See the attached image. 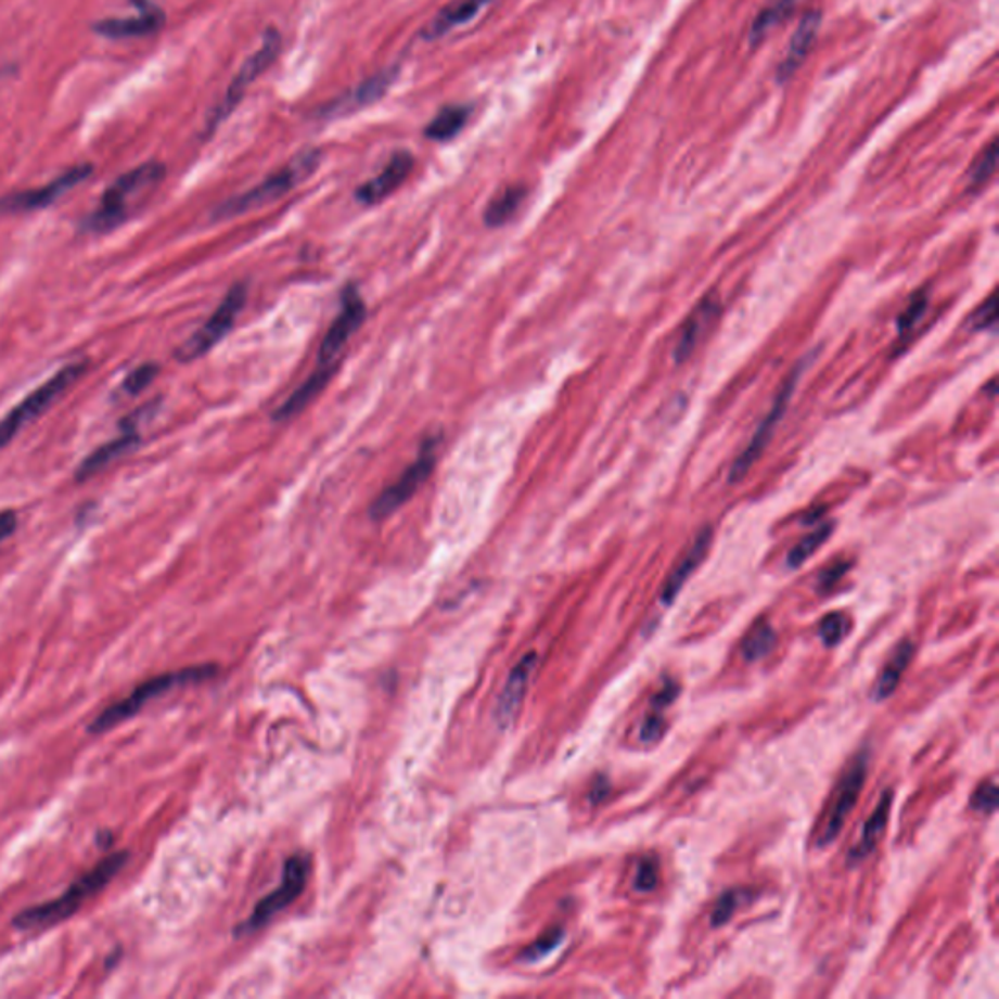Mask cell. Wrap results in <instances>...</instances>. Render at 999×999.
<instances>
[{
	"label": "cell",
	"instance_id": "obj_1",
	"mask_svg": "<svg viewBox=\"0 0 999 999\" xmlns=\"http://www.w3.org/2000/svg\"><path fill=\"white\" fill-rule=\"evenodd\" d=\"M129 861V851H116L104 857L100 863L82 874L75 883L71 884L67 893L61 894L51 902L31 906L28 910L20 912L12 918V925L20 932L31 930H46L57 923L65 922L73 913H77L82 904L94 894L100 893L114 876H116Z\"/></svg>",
	"mask_w": 999,
	"mask_h": 999
},
{
	"label": "cell",
	"instance_id": "obj_2",
	"mask_svg": "<svg viewBox=\"0 0 999 999\" xmlns=\"http://www.w3.org/2000/svg\"><path fill=\"white\" fill-rule=\"evenodd\" d=\"M166 166L158 161H146L143 165L131 168L126 175L119 176L114 184L106 188L100 204L92 214L82 221L85 233H110L119 225L126 223L131 214V202L137 195L151 192L155 185L165 180Z\"/></svg>",
	"mask_w": 999,
	"mask_h": 999
},
{
	"label": "cell",
	"instance_id": "obj_3",
	"mask_svg": "<svg viewBox=\"0 0 999 999\" xmlns=\"http://www.w3.org/2000/svg\"><path fill=\"white\" fill-rule=\"evenodd\" d=\"M319 163H321V153L319 151H315V149L303 151V153L293 158L292 163H287L280 170H276L260 184L254 185L253 190L233 195V197L225 200L223 204L217 205L214 209L215 221H227V219H233L239 215L260 209L264 205L278 202L280 197L290 194L297 185L305 182L317 170Z\"/></svg>",
	"mask_w": 999,
	"mask_h": 999
},
{
	"label": "cell",
	"instance_id": "obj_4",
	"mask_svg": "<svg viewBox=\"0 0 999 999\" xmlns=\"http://www.w3.org/2000/svg\"><path fill=\"white\" fill-rule=\"evenodd\" d=\"M215 674H217V666H214V664H202V666H190V668L178 669V671H170V674H163V676L146 679V681L139 683V686L131 691V695H127L126 699H121V701H117L114 705L104 708V710L88 725L87 732L88 734H92V737H100V734H104L107 730L116 728L117 725H121V722H126V720H131L141 708L145 707L151 699L161 697V695H165V693L176 688H184V686H192V683H202V681L214 678Z\"/></svg>",
	"mask_w": 999,
	"mask_h": 999
},
{
	"label": "cell",
	"instance_id": "obj_5",
	"mask_svg": "<svg viewBox=\"0 0 999 999\" xmlns=\"http://www.w3.org/2000/svg\"><path fill=\"white\" fill-rule=\"evenodd\" d=\"M85 373H87V363L85 361L71 363L67 368L57 371L53 377L48 379L34 393H29L28 397L24 398L18 407L12 408L9 417L0 420V449L9 446L10 441L22 432V427L29 424V422H34L36 418L41 417L46 410L53 407L55 400L65 390L73 387Z\"/></svg>",
	"mask_w": 999,
	"mask_h": 999
},
{
	"label": "cell",
	"instance_id": "obj_6",
	"mask_svg": "<svg viewBox=\"0 0 999 999\" xmlns=\"http://www.w3.org/2000/svg\"><path fill=\"white\" fill-rule=\"evenodd\" d=\"M280 51H282V36H280V31L273 28L266 29L260 48L256 49L253 55L244 61L243 67L239 68V73L234 75L231 85L227 88L223 100L212 110L209 119H207V124H205L207 136L214 133L215 129L221 126L225 119L233 114L236 106L241 104V100L246 97L248 88L253 87L254 82H256V78L260 77L268 68L272 67L273 61L280 55Z\"/></svg>",
	"mask_w": 999,
	"mask_h": 999
},
{
	"label": "cell",
	"instance_id": "obj_7",
	"mask_svg": "<svg viewBox=\"0 0 999 999\" xmlns=\"http://www.w3.org/2000/svg\"><path fill=\"white\" fill-rule=\"evenodd\" d=\"M437 446H439V436H427L424 444L418 449L417 461L371 502L369 517L373 522L387 520L407 504L412 496L417 495L420 486L426 483L436 469Z\"/></svg>",
	"mask_w": 999,
	"mask_h": 999
},
{
	"label": "cell",
	"instance_id": "obj_8",
	"mask_svg": "<svg viewBox=\"0 0 999 999\" xmlns=\"http://www.w3.org/2000/svg\"><path fill=\"white\" fill-rule=\"evenodd\" d=\"M248 297V287L246 283H234L233 287L227 292L223 302L215 309L214 315L202 324L200 331H195L190 338L185 340L180 348L176 349V359L180 363H192L195 359L204 358L212 349L221 342V340L233 331L236 317L246 305Z\"/></svg>",
	"mask_w": 999,
	"mask_h": 999
},
{
	"label": "cell",
	"instance_id": "obj_9",
	"mask_svg": "<svg viewBox=\"0 0 999 999\" xmlns=\"http://www.w3.org/2000/svg\"><path fill=\"white\" fill-rule=\"evenodd\" d=\"M307 876H309V857L307 855L290 857L283 864L282 884L272 894H268L264 900L256 904L251 918L234 930V935L243 937V935L256 932L270 922L273 915L283 912L290 904L299 898L307 883Z\"/></svg>",
	"mask_w": 999,
	"mask_h": 999
},
{
	"label": "cell",
	"instance_id": "obj_10",
	"mask_svg": "<svg viewBox=\"0 0 999 999\" xmlns=\"http://www.w3.org/2000/svg\"><path fill=\"white\" fill-rule=\"evenodd\" d=\"M338 317L334 319L331 329L324 334L321 348H319V363L317 366H338L340 356L346 348L349 338L363 326L368 309L366 303L359 295L356 285L344 287L342 297H340Z\"/></svg>",
	"mask_w": 999,
	"mask_h": 999
},
{
	"label": "cell",
	"instance_id": "obj_11",
	"mask_svg": "<svg viewBox=\"0 0 999 999\" xmlns=\"http://www.w3.org/2000/svg\"><path fill=\"white\" fill-rule=\"evenodd\" d=\"M801 373H803V366H796L795 371L791 373V377L783 383L773 407L767 412L764 422L757 426L752 441L747 444L746 449L738 456L737 461L730 466V473H728L730 483H740L747 475V471L756 465V461L761 457V453L766 451L767 444L771 441V437L776 434L777 424L781 422V418L785 414L786 407L791 402V397L795 393L796 381L801 377Z\"/></svg>",
	"mask_w": 999,
	"mask_h": 999
},
{
	"label": "cell",
	"instance_id": "obj_12",
	"mask_svg": "<svg viewBox=\"0 0 999 999\" xmlns=\"http://www.w3.org/2000/svg\"><path fill=\"white\" fill-rule=\"evenodd\" d=\"M94 172L92 165H77L65 170L63 175L51 180L49 184L36 188V190H24V192H14V194L2 195L0 197V214H29L38 212L43 207L55 204L61 195L71 192L75 185L82 184L88 176Z\"/></svg>",
	"mask_w": 999,
	"mask_h": 999
},
{
	"label": "cell",
	"instance_id": "obj_13",
	"mask_svg": "<svg viewBox=\"0 0 999 999\" xmlns=\"http://www.w3.org/2000/svg\"><path fill=\"white\" fill-rule=\"evenodd\" d=\"M867 769H869V754H867V752H861L859 756L855 757L854 764L849 766L847 773H845L844 779H842V785H840V791H837L834 808H832V812H830L828 820H825L822 834L818 837V845H820V847L832 844L835 837L842 834L845 820L854 812L855 805H857V801H859V795H861V791H863Z\"/></svg>",
	"mask_w": 999,
	"mask_h": 999
},
{
	"label": "cell",
	"instance_id": "obj_14",
	"mask_svg": "<svg viewBox=\"0 0 999 999\" xmlns=\"http://www.w3.org/2000/svg\"><path fill=\"white\" fill-rule=\"evenodd\" d=\"M398 67H388L385 71H379L377 75L366 78L359 82L358 87L351 88L346 94L334 98L326 102L324 106L317 110V116L334 119V117H344L359 112L363 107L373 106L381 98L385 97L388 88L395 85L397 80Z\"/></svg>",
	"mask_w": 999,
	"mask_h": 999
},
{
	"label": "cell",
	"instance_id": "obj_15",
	"mask_svg": "<svg viewBox=\"0 0 999 999\" xmlns=\"http://www.w3.org/2000/svg\"><path fill=\"white\" fill-rule=\"evenodd\" d=\"M137 14L133 18L98 20L92 29L98 36L107 39L145 38L161 31L166 24L165 10L151 0H133Z\"/></svg>",
	"mask_w": 999,
	"mask_h": 999
},
{
	"label": "cell",
	"instance_id": "obj_16",
	"mask_svg": "<svg viewBox=\"0 0 999 999\" xmlns=\"http://www.w3.org/2000/svg\"><path fill=\"white\" fill-rule=\"evenodd\" d=\"M720 311H722V303H720L717 292L708 293L699 302L697 307L691 311L688 321L683 324L678 344L674 348V361L676 363H681V361L691 358V354L701 344V340L705 338V334L718 321Z\"/></svg>",
	"mask_w": 999,
	"mask_h": 999
},
{
	"label": "cell",
	"instance_id": "obj_17",
	"mask_svg": "<svg viewBox=\"0 0 999 999\" xmlns=\"http://www.w3.org/2000/svg\"><path fill=\"white\" fill-rule=\"evenodd\" d=\"M412 168H414V156L408 151H398L388 158L387 165L375 178L359 185L356 190V200L363 205L381 204L383 200H387L388 195L395 194L398 188L405 184Z\"/></svg>",
	"mask_w": 999,
	"mask_h": 999
},
{
	"label": "cell",
	"instance_id": "obj_18",
	"mask_svg": "<svg viewBox=\"0 0 999 999\" xmlns=\"http://www.w3.org/2000/svg\"><path fill=\"white\" fill-rule=\"evenodd\" d=\"M535 666H537V654L529 652L510 671L508 681H505L504 689H502L495 708L496 722L500 727H512V722H514L520 708H522V703H524L527 686H529V679H531Z\"/></svg>",
	"mask_w": 999,
	"mask_h": 999
},
{
	"label": "cell",
	"instance_id": "obj_19",
	"mask_svg": "<svg viewBox=\"0 0 999 999\" xmlns=\"http://www.w3.org/2000/svg\"><path fill=\"white\" fill-rule=\"evenodd\" d=\"M820 22H822V16L816 10L815 12H806L805 16L801 18L796 34L791 39L789 49H786L785 59L779 63V68H777V82H786L801 68L806 55L810 53V49L815 46Z\"/></svg>",
	"mask_w": 999,
	"mask_h": 999
},
{
	"label": "cell",
	"instance_id": "obj_20",
	"mask_svg": "<svg viewBox=\"0 0 999 999\" xmlns=\"http://www.w3.org/2000/svg\"><path fill=\"white\" fill-rule=\"evenodd\" d=\"M710 543H713V527H705V529L699 531L695 541L689 547L688 554H686V556L681 559V563L676 566V571L669 574L668 580L664 584V590H662V605H671V603L676 602V598H678L679 592H681V588L686 586L689 578L697 571L699 564L705 561L708 549H710Z\"/></svg>",
	"mask_w": 999,
	"mask_h": 999
},
{
	"label": "cell",
	"instance_id": "obj_21",
	"mask_svg": "<svg viewBox=\"0 0 999 999\" xmlns=\"http://www.w3.org/2000/svg\"><path fill=\"white\" fill-rule=\"evenodd\" d=\"M336 371H338V366H317V369L312 371L302 387L295 388L282 407L273 412L272 420H276V422H290L293 418L299 417L303 410L309 407L324 388L329 387V383H331V379L334 377Z\"/></svg>",
	"mask_w": 999,
	"mask_h": 999
},
{
	"label": "cell",
	"instance_id": "obj_22",
	"mask_svg": "<svg viewBox=\"0 0 999 999\" xmlns=\"http://www.w3.org/2000/svg\"><path fill=\"white\" fill-rule=\"evenodd\" d=\"M141 441V436L137 432H124L121 436L107 441L104 446L98 447L94 449L90 456L78 465L77 476L78 483H85L90 476L97 475L102 469H106L110 463H114L119 457L127 456L131 453Z\"/></svg>",
	"mask_w": 999,
	"mask_h": 999
},
{
	"label": "cell",
	"instance_id": "obj_23",
	"mask_svg": "<svg viewBox=\"0 0 999 999\" xmlns=\"http://www.w3.org/2000/svg\"><path fill=\"white\" fill-rule=\"evenodd\" d=\"M490 2L492 0H456V2H451L446 9L439 10L436 18L430 22V26L424 29V38H444L449 31H453L459 26H465L471 20H475Z\"/></svg>",
	"mask_w": 999,
	"mask_h": 999
},
{
	"label": "cell",
	"instance_id": "obj_24",
	"mask_svg": "<svg viewBox=\"0 0 999 999\" xmlns=\"http://www.w3.org/2000/svg\"><path fill=\"white\" fill-rule=\"evenodd\" d=\"M891 808H893V791H884L873 815L869 816V820L864 822L861 840L849 851V863H861L876 849L886 830V824H888Z\"/></svg>",
	"mask_w": 999,
	"mask_h": 999
},
{
	"label": "cell",
	"instance_id": "obj_25",
	"mask_svg": "<svg viewBox=\"0 0 999 999\" xmlns=\"http://www.w3.org/2000/svg\"><path fill=\"white\" fill-rule=\"evenodd\" d=\"M913 656V644L904 639L896 649H894L893 654H891V661L886 662V666L883 668V674L876 679L874 683L873 697L876 701H884L886 697H891L900 679H902L904 671L910 666Z\"/></svg>",
	"mask_w": 999,
	"mask_h": 999
},
{
	"label": "cell",
	"instance_id": "obj_26",
	"mask_svg": "<svg viewBox=\"0 0 999 999\" xmlns=\"http://www.w3.org/2000/svg\"><path fill=\"white\" fill-rule=\"evenodd\" d=\"M525 195H527V190H525L524 185H508V188H504L500 194L490 200V204L486 205V227L500 229L505 223H510L515 214L520 212L522 204H524Z\"/></svg>",
	"mask_w": 999,
	"mask_h": 999
},
{
	"label": "cell",
	"instance_id": "obj_27",
	"mask_svg": "<svg viewBox=\"0 0 999 999\" xmlns=\"http://www.w3.org/2000/svg\"><path fill=\"white\" fill-rule=\"evenodd\" d=\"M471 114L473 107L465 104L441 107V112L427 124L424 136L432 141H449L463 131Z\"/></svg>",
	"mask_w": 999,
	"mask_h": 999
},
{
	"label": "cell",
	"instance_id": "obj_28",
	"mask_svg": "<svg viewBox=\"0 0 999 999\" xmlns=\"http://www.w3.org/2000/svg\"><path fill=\"white\" fill-rule=\"evenodd\" d=\"M796 2L798 0H773V2L767 4L766 9L759 10V14H757L752 28H750V43L754 48L759 46L771 29L779 26V24H783L793 14Z\"/></svg>",
	"mask_w": 999,
	"mask_h": 999
},
{
	"label": "cell",
	"instance_id": "obj_29",
	"mask_svg": "<svg viewBox=\"0 0 999 999\" xmlns=\"http://www.w3.org/2000/svg\"><path fill=\"white\" fill-rule=\"evenodd\" d=\"M777 632L767 622H757L742 641V656L747 662H759L776 649Z\"/></svg>",
	"mask_w": 999,
	"mask_h": 999
},
{
	"label": "cell",
	"instance_id": "obj_30",
	"mask_svg": "<svg viewBox=\"0 0 999 999\" xmlns=\"http://www.w3.org/2000/svg\"><path fill=\"white\" fill-rule=\"evenodd\" d=\"M832 531H834V524H830V522H822V524L816 525L815 529L806 535L801 543H796L795 547L789 551V554H786V566H789V568H798V566H803V564L828 541V537L832 535Z\"/></svg>",
	"mask_w": 999,
	"mask_h": 999
},
{
	"label": "cell",
	"instance_id": "obj_31",
	"mask_svg": "<svg viewBox=\"0 0 999 999\" xmlns=\"http://www.w3.org/2000/svg\"><path fill=\"white\" fill-rule=\"evenodd\" d=\"M927 303H930L927 293H913L912 299L906 305L902 315L898 317V334H900V340L908 338L910 332L922 322L923 315L927 311Z\"/></svg>",
	"mask_w": 999,
	"mask_h": 999
},
{
	"label": "cell",
	"instance_id": "obj_32",
	"mask_svg": "<svg viewBox=\"0 0 999 999\" xmlns=\"http://www.w3.org/2000/svg\"><path fill=\"white\" fill-rule=\"evenodd\" d=\"M564 942V930L561 925L556 927H551L549 932L543 933L534 945H529L527 949L522 951V959L527 962H537L549 957L551 952L556 951L561 947V943Z\"/></svg>",
	"mask_w": 999,
	"mask_h": 999
},
{
	"label": "cell",
	"instance_id": "obj_33",
	"mask_svg": "<svg viewBox=\"0 0 999 999\" xmlns=\"http://www.w3.org/2000/svg\"><path fill=\"white\" fill-rule=\"evenodd\" d=\"M996 165H998V143L991 141L988 149L978 156V161L972 166L971 182H969L971 190H978V188L986 184L996 172Z\"/></svg>",
	"mask_w": 999,
	"mask_h": 999
},
{
	"label": "cell",
	"instance_id": "obj_34",
	"mask_svg": "<svg viewBox=\"0 0 999 999\" xmlns=\"http://www.w3.org/2000/svg\"><path fill=\"white\" fill-rule=\"evenodd\" d=\"M661 883V864L656 857H642L637 863L632 886L637 893H652Z\"/></svg>",
	"mask_w": 999,
	"mask_h": 999
},
{
	"label": "cell",
	"instance_id": "obj_35",
	"mask_svg": "<svg viewBox=\"0 0 999 999\" xmlns=\"http://www.w3.org/2000/svg\"><path fill=\"white\" fill-rule=\"evenodd\" d=\"M845 632H847V619H845L844 613L825 615L822 623H820V629H818V635H820V639H822L825 646L840 644V641L845 637Z\"/></svg>",
	"mask_w": 999,
	"mask_h": 999
},
{
	"label": "cell",
	"instance_id": "obj_36",
	"mask_svg": "<svg viewBox=\"0 0 999 999\" xmlns=\"http://www.w3.org/2000/svg\"><path fill=\"white\" fill-rule=\"evenodd\" d=\"M158 375V366L156 363H143L133 369L126 379H124V390L127 395H139L143 393Z\"/></svg>",
	"mask_w": 999,
	"mask_h": 999
},
{
	"label": "cell",
	"instance_id": "obj_37",
	"mask_svg": "<svg viewBox=\"0 0 999 999\" xmlns=\"http://www.w3.org/2000/svg\"><path fill=\"white\" fill-rule=\"evenodd\" d=\"M740 902H742V893L730 891V893L722 894V896L718 898L715 910L710 913V925H713V927H722V925H727V923L730 922V918L737 913Z\"/></svg>",
	"mask_w": 999,
	"mask_h": 999
},
{
	"label": "cell",
	"instance_id": "obj_38",
	"mask_svg": "<svg viewBox=\"0 0 999 999\" xmlns=\"http://www.w3.org/2000/svg\"><path fill=\"white\" fill-rule=\"evenodd\" d=\"M972 810L982 812V815H991L998 808V785L994 781L982 783L976 793L972 795Z\"/></svg>",
	"mask_w": 999,
	"mask_h": 999
},
{
	"label": "cell",
	"instance_id": "obj_39",
	"mask_svg": "<svg viewBox=\"0 0 999 999\" xmlns=\"http://www.w3.org/2000/svg\"><path fill=\"white\" fill-rule=\"evenodd\" d=\"M664 728H666V720L662 717L661 710H651L639 728V740L642 744H654L661 740Z\"/></svg>",
	"mask_w": 999,
	"mask_h": 999
},
{
	"label": "cell",
	"instance_id": "obj_40",
	"mask_svg": "<svg viewBox=\"0 0 999 999\" xmlns=\"http://www.w3.org/2000/svg\"><path fill=\"white\" fill-rule=\"evenodd\" d=\"M972 329L974 331H988L991 326H996L998 322V305H996V297H990V302L986 305H982L978 311L972 315L971 319Z\"/></svg>",
	"mask_w": 999,
	"mask_h": 999
},
{
	"label": "cell",
	"instance_id": "obj_41",
	"mask_svg": "<svg viewBox=\"0 0 999 999\" xmlns=\"http://www.w3.org/2000/svg\"><path fill=\"white\" fill-rule=\"evenodd\" d=\"M679 695V686L674 681V679H666V683L662 686L656 695L651 699V710H664L668 708Z\"/></svg>",
	"mask_w": 999,
	"mask_h": 999
},
{
	"label": "cell",
	"instance_id": "obj_42",
	"mask_svg": "<svg viewBox=\"0 0 999 999\" xmlns=\"http://www.w3.org/2000/svg\"><path fill=\"white\" fill-rule=\"evenodd\" d=\"M849 566H851L849 563H835L830 568H825L824 573L818 576V592H830L835 584L844 578Z\"/></svg>",
	"mask_w": 999,
	"mask_h": 999
},
{
	"label": "cell",
	"instance_id": "obj_43",
	"mask_svg": "<svg viewBox=\"0 0 999 999\" xmlns=\"http://www.w3.org/2000/svg\"><path fill=\"white\" fill-rule=\"evenodd\" d=\"M158 405H161V402H146L143 407L137 408L133 414H129V417L121 422V430H124V432H137L139 426H141V422H145L149 418L155 417Z\"/></svg>",
	"mask_w": 999,
	"mask_h": 999
},
{
	"label": "cell",
	"instance_id": "obj_44",
	"mask_svg": "<svg viewBox=\"0 0 999 999\" xmlns=\"http://www.w3.org/2000/svg\"><path fill=\"white\" fill-rule=\"evenodd\" d=\"M16 527H18V515H16V512H12V510L0 512V543H2L4 539H9L10 535L16 531Z\"/></svg>",
	"mask_w": 999,
	"mask_h": 999
},
{
	"label": "cell",
	"instance_id": "obj_45",
	"mask_svg": "<svg viewBox=\"0 0 999 999\" xmlns=\"http://www.w3.org/2000/svg\"><path fill=\"white\" fill-rule=\"evenodd\" d=\"M607 795H610V781L605 777H598V781L593 783L592 793H590V803L600 805Z\"/></svg>",
	"mask_w": 999,
	"mask_h": 999
},
{
	"label": "cell",
	"instance_id": "obj_46",
	"mask_svg": "<svg viewBox=\"0 0 999 999\" xmlns=\"http://www.w3.org/2000/svg\"><path fill=\"white\" fill-rule=\"evenodd\" d=\"M114 840L116 835L112 834L110 830H100L97 834V844L102 847V849H110L114 845Z\"/></svg>",
	"mask_w": 999,
	"mask_h": 999
},
{
	"label": "cell",
	"instance_id": "obj_47",
	"mask_svg": "<svg viewBox=\"0 0 999 999\" xmlns=\"http://www.w3.org/2000/svg\"><path fill=\"white\" fill-rule=\"evenodd\" d=\"M119 959H121V951H116V955H114L112 959H107L106 969H112V966H114V964H116Z\"/></svg>",
	"mask_w": 999,
	"mask_h": 999
}]
</instances>
